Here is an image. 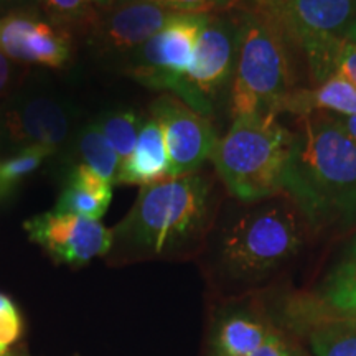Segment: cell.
Returning a JSON list of instances; mask_svg holds the SVG:
<instances>
[{
    "mask_svg": "<svg viewBox=\"0 0 356 356\" xmlns=\"http://www.w3.org/2000/svg\"><path fill=\"white\" fill-rule=\"evenodd\" d=\"M86 2L88 6H92V3H96V6H108L113 0H86Z\"/></svg>",
    "mask_w": 356,
    "mask_h": 356,
    "instance_id": "30",
    "label": "cell"
},
{
    "mask_svg": "<svg viewBox=\"0 0 356 356\" xmlns=\"http://www.w3.org/2000/svg\"><path fill=\"white\" fill-rule=\"evenodd\" d=\"M282 191L314 228L356 222V144L333 115L299 118Z\"/></svg>",
    "mask_w": 356,
    "mask_h": 356,
    "instance_id": "1",
    "label": "cell"
},
{
    "mask_svg": "<svg viewBox=\"0 0 356 356\" xmlns=\"http://www.w3.org/2000/svg\"><path fill=\"white\" fill-rule=\"evenodd\" d=\"M168 177V155L162 127L150 115L142 124L136 149L119 167V185H150Z\"/></svg>",
    "mask_w": 356,
    "mask_h": 356,
    "instance_id": "16",
    "label": "cell"
},
{
    "mask_svg": "<svg viewBox=\"0 0 356 356\" xmlns=\"http://www.w3.org/2000/svg\"><path fill=\"white\" fill-rule=\"evenodd\" d=\"M289 44L304 53L307 68H317L335 42H356V0H256Z\"/></svg>",
    "mask_w": 356,
    "mask_h": 356,
    "instance_id": "6",
    "label": "cell"
},
{
    "mask_svg": "<svg viewBox=\"0 0 356 356\" xmlns=\"http://www.w3.org/2000/svg\"><path fill=\"white\" fill-rule=\"evenodd\" d=\"M6 127L10 139L22 147H44L55 150L70 132L65 108L47 97L26 101L7 114Z\"/></svg>",
    "mask_w": 356,
    "mask_h": 356,
    "instance_id": "13",
    "label": "cell"
},
{
    "mask_svg": "<svg viewBox=\"0 0 356 356\" xmlns=\"http://www.w3.org/2000/svg\"><path fill=\"white\" fill-rule=\"evenodd\" d=\"M76 150L84 165L92 168L97 175H101L111 185L118 184L121 160L96 122L89 124L79 134Z\"/></svg>",
    "mask_w": 356,
    "mask_h": 356,
    "instance_id": "19",
    "label": "cell"
},
{
    "mask_svg": "<svg viewBox=\"0 0 356 356\" xmlns=\"http://www.w3.org/2000/svg\"><path fill=\"white\" fill-rule=\"evenodd\" d=\"M150 113L162 127L168 155V177L198 172L203 163L211 159L220 139L210 118L170 95L155 99Z\"/></svg>",
    "mask_w": 356,
    "mask_h": 356,
    "instance_id": "9",
    "label": "cell"
},
{
    "mask_svg": "<svg viewBox=\"0 0 356 356\" xmlns=\"http://www.w3.org/2000/svg\"><path fill=\"white\" fill-rule=\"evenodd\" d=\"M256 204L226 229L221 264L231 277L257 280L287 262L302 248V228L293 203L273 200Z\"/></svg>",
    "mask_w": 356,
    "mask_h": 356,
    "instance_id": "5",
    "label": "cell"
},
{
    "mask_svg": "<svg viewBox=\"0 0 356 356\" xmlns=\"http://www.w3.org/2000/svg\"><path fill=\"white\" fill-rule=\"evenodd\" d=\"M309 314L314 323L356 318V234L325 277Z\"/></svg>",
    "mask_w": 356,
    "mask_h": 356,
    "instance_id": "14",
    "label": "cell"
},
{
    "mask_svg": "<svg viewBox=\"0 0 356 356\" xmlns=\"http://www.w3.org/2000/svg\"><path fill=\"white\" fill-rule=\"evenodd\" d=\"M238 20L236 15L210 13L198 35L193 60L173 89V96L188 108L210 118L213 101L233 81Z\"/></svg>",
    "mask_w": 356,
    "mask_h": 356,
    "instance_id": "7",
    "label": "cell"
},
{
    "mask_svg": "<svg viewBox=\"0 0 356 356\" xmlns=\"http://www.w3.org/2000/svg\"><path fill=\"white\" fill-rule=\"evenodd\" d=\"M273 114L356 115V88L345 78L335 76L314 88L291 89L275 106Z\"/></svg>",
    "mask_w": 356,
    "mask_h": 356,
    "instance_id": "15",
    "label": "cell"
},
{
    "mask_svg": "<svg viewBox=\"0 0 356 356\" xmlns=\"http://www.w3.org/2000/svg\"><path fill=\"white\" fill-rule=\"evenodd\" d=\"M345 78L356 88V42H341L337 44L332 58V76Z\"/></svg>",
    "mask_w": 356,
    "mask_h": 356,
    "instance_id": "25",
    "label": "cell"
},
{
    "mask_svg": "<svg viewBox=\"0 0 356 356\" xmlns=\"http://www.w3.org/2000/svg\"><path fill=\"white\" fill-rule=\"evenodd\" d=\"M340 124L346 136L356 144V115H333Z\"/></svg>",
    "mask_w": 356,
    "mask_h": 356,
    "instance_id": "28",
    "label": "cell"
},
{
    "mask_svg": "<svg viewBox=\"0 0 356 356\" xmlns=\"http://www.w3.org/2000/svg\"><path fill=\"white\" fill-rule=\"evenodd\" d=\"M25 229L53 259L71 266L108 256L113 244V233L99 221L68 213H43L26 221Z\"/></svg>",
    "mask_w": 356,
    "mask_h": 356,
    "instance_id": "10",
    "label": "cell"
},
{
    "mask_svg": "<svg viewBox=\"0 0 356 356\" xmlns=\"http://www.w3.org/2000/svg\"><path fill=\"white\" fill-rule=\"evenodd\" d=\"M251 356H293L291 346L287 345V341L279 335L277 332H270L264 345L261 346L256 353Z\"/></svg>",
    "mask_w": 356,
    "mask_h": 356,
    "instance_id": "27",
    "label": "cell"
},
{
    "mask_svg": "<svg viewBox=\"0 0 356 356\" xmlns=\"http://www.w3.org/2000/svg\"><path fill=\"white\" fill-rule=\"evenodd\" d=\"M248 2H256V0H248Z\"/></svg>",
    "mask_w": 356,
    "mask_h": 356,
    "instance_id": "31",
    "label": "cell"
},
{
    "mask_svg": "<svg viewBox=\"0 0 356 356\" xmlns=\"http://www.w3.org/2000/svg\"><path fill=\"white\" fill-rule=\"evenodd\" d=\"M314 356H356V322L323 320L315 322L310 335Z\"/></svg>",
    "mask_w": 356,
    "mask_h": 356,
    "instance_id": "20",
    "label": "cell"
},
{
    "mask_svg": "<svg viewBox=\"0 0 356 356\" xmlns=\"http://www.w3.org/2000/svg\"><path fill=\"white\" fill-rule=\"evenodd\" d=\"M22 335V318L13 302L0 293V355H6Z\"/></svg>",
    "mask_w": 356,
    "mask_h": 356,
    "instance_id": "24",
    "label": "cell"
},
{
    "mask_svg": "<svg viewBox=\"0 0 356 356\" xmlns=\"http://www.w3.org/2000/svg\"><path fill=\"white\" fill-rule=\"evenodd\" d=\"M210 13H178L132 55L131 76L150 89L173 91L193 60L198 35Z\"/></svg>",
    "mask_w": 356,
    "mask_h": 356,
    "instance_id": "8",
    "label": "cell"
},
{
    "mask_svg": "<svg viewBox=\"0 0 356 356\" xmlns=\"http://www.w3.org/2000/svg\"><path fill=\"white\" fill-rule=\"evenodd\" d=\"M273 330L248 315H229L216 327L211 356H251L264 345Z\"/></svg>",
    "mask_w": 356,
    "mask_h": 356,
    "instance_id": "17",
    "label": "cell"
},
{
    "mask_svg": "<svg viewBox=\"0 0 356 356\" xmlns=\"http://www.w3.org/2000/svg\"><path fill=\"white\" fill-rule=\"evenodd\" d=\"M292 145V132L275 114L234 118L211 154L218 177L233 197L257 203L284 193L282 177Z\"/></svg>",
    "mask_w": 356,
    "mask_h": 356,
    "instance_id": "3",
    "label": "cell"
},
{
    "mask_svg": "<svg viewBox=\"0 0 356 356\" xmlns=\"http://www.w3.org/2000/svg\"><path fill=\"white\" fill-rule=\"evenodd\" d=\"M48 10L63 17H79L86 12V0H40Z\"/></svg>",
    "mask_w": 356,
    "mask_h": 356,
    "instance_id": "26",
    "label": "cell"
},
{
    "mask_svg": "<svg viewBox=\"0 0 356 356\" xmlns=\"http://www.w3.org/2000/svg\"><path fill=\"white\" fill-rule=\"evenodd\" d=\"M353 322H356V318H355V320H353Z\"/></svg>",
    "mask_w": 356,
    "mask_h": 356,
    "instance_id": "33",
    "label": "cell"
},
{
    "mask_svg": "<svg viewBox=\"0 0 356 356\" xmlns=\"http://www.w3.org/2000/svg\"><path fill=\"white\" fill-rule=\"evenodd\" d=\"M0 356H7V353L6 355H0Z\"/></svg>",
    "mask_w": 356,
    "mask_h": 356,
    "instance_id": "32",
    "label": "cell"
},
{
    "mask_svg": "<svg viewBox=\"0 0 356 356\" xmlns=\"http://www.w3.org/2000/svg\"><path fill=\"white\" fill-rule=\"evenodd\" d=\"M10 74H12V68L10 63H8V58L0 51V95L6 91L8 81H10Z\"/></svg>",
    "mask_w": 356,
    "mask_h": 356,
    "instance_id": "29",
    "label": "cell"
},
{
    "mask_svg": "<svg viewBox=\"0 0 356 356\" xmlns=\"http://www.w3.org/2000/svg\"><path fill=\"white\" fill-rule=\"evenodd\" d=\"M53 150L44 147H24L19 154L6 160H0V198L10 195L13 190L42 165L43 160Z\"/></svg>",
    "mask_w": 356,
    "mask_h": 356,
    "instance_id": "22",
    "label": "cell"
},
{
    "mask_svg": "<svg viewBox=\"0 0 356 356\" xmlns=\"http://www.w3.org/2000/svg\"><path fill=\"white\" fill-rule=\"evenodd\" d=\"M111 198H113V188L108 186L95 181L68 180V185L61 191L53 211L99 221V218L108 211Z\"/></svg>",
    "mask_w": 356,
    "mask_h": 356,
    "instance_id": "18",
    "label": "cell"
},
{
    "mask_svg": "<svg viewBox=\"0 0 356 356\" xmlns=\"http://www.w3.org/2000/svg\"><path fill=\"white\" fill-rule=\"evenodd\" d=\"M177 12L154 3L127 2L95 20L92 43L104 53L134 55L170 22Z\"/></svg>",
    "mask_w": 356,
    "mask_h": 356,
    "instance_id": "12",
    "label": "cell"
},
{
    "mask_svg": "<svg viewBox=\"0 0 356 356\" xmlns=\"http://www.w3.org/2000/svg\"><path fill=\"white\" fill-rule=\"evenodd\" d=\"M115 2H147L177 13H218L234 7L241 0H115Z\"/></svg>",
    "mask_w": 356,
    "mask_h": 356,
    "instance_id": "23",
    "label": "cell"
},
{
    "mask_svg": "<svg viewBox=\"0 0 356 356\" xmlns=\"http://www.w3.org/2000/svg\"><path fill=\"white\" fill-rule=\"evenodd\" d=\"M97 127L104 134L106 139L113 145L121 163L136 149L139 132L144 121L140 115L131 109H118L102 114L96 121Z\"/></svg>",
    "mask_w": 356,
    "mask_h": 356,
    "instance_id": "21",
    "label": "cell"
},
{
    "mask_svg": "<svg viewBox=\"0 0 356 356\" xmlns=\"http://www.w3.org/2000/svg\"><path fill=\"white\" fill-rule=\"evenodd\" d=\"M238 47L233 81L231 115L273 114L277 102L291 91L289 42L282 30L259 6L249 2L236 13Z\"/></svg>",
    "mask_w": 356,
    "mask_h": 356,
    "instance_id": "4",
    "label": "cell"
},
{
    "mask_svg": "<svg viewBox=\"0 0 356 356\" xmlns=\"http://www.w3.org/2000/svg\"><path fill=\"white\" fill-rule=\"evenodd\" d=\"M0 51L22 63L63 68L71 56V40L65 30L26 13L0 19Z\"/></svg>",
    "mask_w": 356,
    "mask_h": 356,
    "instance_id": "11",
    "label": "cell"
},
{
    "mask_svg": "<svg viewBox=\"0 0 356 356\" xmlns=\"http://www.w3.org/2000/svg\"><path fill=\"white\" fill-rule=\"evenodd\" d=\"M213 181L203 173L144 185L127 216L111 229L109 262L185 256L202 243L211 221Z\"/></svg>",
    "mask_w": 356,
    "mask_h": 356,
    "instance_id": "2",
    "label": "cell"
}]
</instances>
